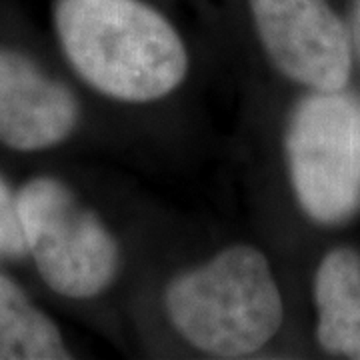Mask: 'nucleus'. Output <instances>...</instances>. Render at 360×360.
Listing matches in <instances>:
<instances>
[{"instance_id":"1","label":"nucleus","mask_w":360,"mask_h":360,"mask_svg":"<svg viewBox=\"0 0 360 360\" xmlns=\"http://www.w3.org/2000/svg\"><path fill=\"white\" fill-rule=\"evenodd\" d=\"M54 28L82 80L115 101L165 98L188 72L179 30L142 0H56Z\"/></svg>"},{"instance_id":"2","label":"nucleus","mask_w":360,"mask_h":360,"mask_svg":"<svg viewBox=\"0 0 360 360\" xmlns=\"http://www.w3.org/2000/svg\"><path fill=\"white\" fill-rule=\"evenodd\" d=\"M170 322L194 348L238 359L258 352L278 333L283 296L266 257L248 245L219 252L167 286Z\"/></svg>"},{"instance_id":"3","label":"nucleus","mask_w":360,"mask_h":360,"mask_svg":"<svg viewBox=\"0 0 360 360\" xmlns=\"http://www.w3.org/2000/svg\"><path fill=\"white\" fill-rule=\"evenodd\" d=\"M26 250L56 295L94 298L115 281L120 252L94 210L52 176L28 180L16 194Z\"/></svg>"},{"instance_id":"4","label":"nucleus","mask_w":360,"mask_h":360,"mask_svg":"<svg viewBox=\"0 0 360 360\" xmlns=\"http://www.w3.org/2000/svg\"><path fill=\"white\" fill-rule=\"evenodd\" d=\"M286 158L296 200L310 219L342 222L360 208V98L316 90L288 122Z\"/></svg>"},{"instance_id":"5","label":"nucleus","mask_w":360,"mask_h":360,"mask_svg":"<svg viewBox=\"0 0 360 360\" xmlns=\"http://www.w3.org/2000/svg\"><path fill=\"white\" fill-rule=\"evenodd\" d=\"M264 51L284 77L321 92L347 86L352 39L326 0H248Z\"/></svg>"},{"instance_id":"6","label":"nucleus","mask_w":360,"mask_h":360,"mask_svg":"<svg viewBox=\"0 0 360 360\" xmlns=\"http://www.w3.org/2000/svg\"><path fill=\"white\" fill-rule=\"evenodd\" d=\"M80 106L68 86L32 58L0 49V142L34 153L56 146L77 129Z\"/></svg>"},{"instance_id":"7","label":"nucleus","mask_w":360,"mask_h":360,"mask_svg":"<svg viewBox=\"0 0 360 360\" xmlns=\"http://www.w3.org/2000/svg\"><path fill=\"white\" fill-rule=\"evenodd\" d=\"M316 336L330 352L360 359V255L352 248L328 252L314 276Z\"/></svg>"},{"instance_id":"8","label":"nucleus","mask_w":360,"mask_h":360,"mask_svg":"<svg viewBox=\"0 0 360 360\" xmlns=\"http://www.w3.org/2000/svg\"><path fill=\"white\" fill-rule=\"evenodd\" d=\"M58 326L39 310L13 278L0 274V360H66Z\"/></svg>"},{"instance_id":"9","label":"nucleus","mask_w":360,"mask_h":360,"mask_svg":"<svg viewBox=\"0 0 360 360\" xmlns=\"http://www.w3.org/2000/svg\"><path fill=\"white\" fill-rule=\"evenodd\" d=\"M26 252L25 231L16 194L0 179V258H20Z\"/></svg>"},{"instance_id":"10","label":"nucleus","mask_w":360,"mask_h":360,"mask_svg":"<svg viewBox=\"0 0 360 360\" xmlns=\"http://www.w3.org/2000/svg\"><path fill=\"white\" fill-rule=\"evenodd\" d=\"M352 44H354L356 54H359L360 58V0H356L354 16H352Z\"/></svg>"}]
</instances>
